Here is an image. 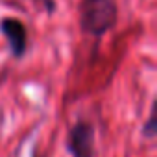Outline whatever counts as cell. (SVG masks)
I'll return each mask as SVG.
<instances>
[{"mask_svg": "<svg viewBox=\"0 0 157 157\" xmlns=\"http://www.w3.org/2000/svg\"><path fill=\"white\" fill-rule=\"evenodd\" d=\"M82 30L102 37L117 22V0H82Z\"/></svg>", "mask_w": 157, "mask_h": 157, "instance_id": "obj_1", "label": "cell"}, {"mask_svg": "<svg viewBox=\"0 0 157 157\" xmlns=\"http://www.w3.org/2000/svg\"><path fill=\"white\" fill-rule=\"evenodd\" d=\"M67 150L72 157H96V129L87 120H78L67 135Z\"/></svg>", "mask_w": 157, "mask_h": 157, "instance_id": "obj_2", "label": "cell"}, {"mask_svg": "<svg viewBox=\"0 0 157 157\" xmlns=\"http://www.w3.org/2000/svg\"><path fill=\"white\" fill-rule=\"evenodd\" d=\"M0 32H2V35L6 37L13 57H22L26 54V48H28V32H26V26L19 19L4 17L2 21H0Z\"/></svg>", "mask_w": 157, "mask_h": 157, "instance_id": "obj_3", "label": "cell"}, {"mask_svg": "<svg viewBox=\"0 0 157 157\" xmlns=\"http://www.w3.org/2000/svg\"><path fill=\"white\" fill-rule=\"evenodd\" d=\"M35 2H41L48 11H52V10H54V0H35Z\"/></svg>", "mask_w": 157, "mask_h": 157, "instance_id": "obj_4", "label": "cell"}, {"mask_svg": "<svg viewBox=\"0 0 157 157\" xmlns=\"http://www.w3.org/2000/svg\"><path fill=\"white\" fill-rule=\"evenodd\" d=\"M33 157H37V153H35V155H33ZM39 157H41V155H39Z\"/></svg>", "mask_w": 157, "mask_h": 157, "instance_id": "obj_5", "label": "cell"}]
</instances>
